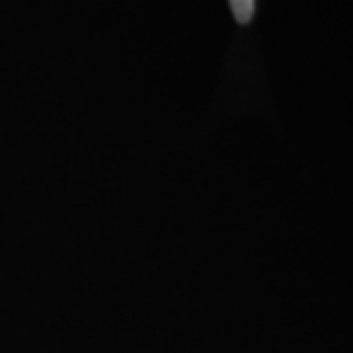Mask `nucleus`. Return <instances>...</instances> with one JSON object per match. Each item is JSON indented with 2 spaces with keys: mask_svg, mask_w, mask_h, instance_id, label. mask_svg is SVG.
<instances>
[{
  "mask_svg": "<svg viewBox=\"0 0 353 353\" xmlns=\"http://www.w3.org/2000/svg\"><path fill=\"white\" fill-rule=\"evenodd\" d=\"M230 8L238 24H248L255 12V0H230Z\"/></svg>",
  "mask_w": 353,
  "mask_h": 353,
  "instance_id": "f257e3e1",
  "label": "nucleus"
}]
</instances>
